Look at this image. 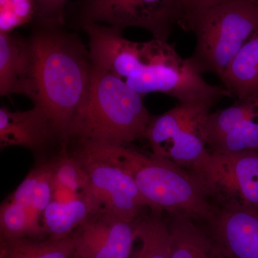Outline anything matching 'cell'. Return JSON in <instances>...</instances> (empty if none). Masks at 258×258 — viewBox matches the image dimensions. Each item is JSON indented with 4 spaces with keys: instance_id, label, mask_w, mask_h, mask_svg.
I'll use <instances>...</instances> for the list:
<instances>
[{
    "instance_id": "obj_1",
    "label": "cell",
    "mask_w": 258,
    "mask_h": 258,
    "mask_svg": "<svg viewBox=\"0 0 258 258\" xmlns=\"http://www.w3.org/2000/svg\"><path fill=\"white\" fill-rule=\"evenodd\" d=\"M30 36L36 58L37 99L68 144L75 117L87 100L93 62L77 34L62 24L33 20Z\"/></svg>"
},
{
    "instance_id": "obj_2",
    "label": "cell",
    "mask_w": 258,
    "mask_h": 258,
    "mask_svg": "<svg viewBox=\"0 0 258 258\" xmlns=\"http://www.w3.org/2000/svg\"><path fill=\"white\" fill-rule=\"evenodd\" d=\"M71 154L101 159L123 168L132 176L152 211L184 215L197 221L211 218L215 204L201 181L189 171L131 144H97L71 149Z\"/></svg>"
},
{
    "instance_id": "obj_3",
    "label": "cell",
    "mask_w": 258,
    "mask_h": 258,
    "mask_svg": "<svg viewBox=\"0 0 258 258\" xmlns=\"http://www.w3.org/2000/svg\"><path fill=\"white\" fill-rule=\"evenodd\" d=\"M151 116L144 96L93 64L87 100L73 121L66 149L132 144L145 139Z\"/></svg>"
},
{
    "instance_id": "obj_4",
    "label": "cell",
    "mask_w": 258,
    "mask_h": 258,
    "mask_svg": "<svg viewBox=\"0 0 258 258\" xmlns=\"http://www.w3.org/2000/svg\"><path fill=\"white\" fill-rule=\"evenodd\" d=\"M177 25L196 37L192 55L188 57L201 74L221 79L242 45L258 29V5L247 0L183 12Z\"/></svg>"
},
{
    "instance_id": "obj_5",
    "label": "cell",
    "mask_w": 258,
    "mask_h": 258,
    "mask_svg": "<svg viewBox=\"0 0 258 258\" xmlns=\"http://www.w3.org/2000/svg\"><path fill=\"white\" fill-rule=\"evenodd\" d=\"M148 60L140 73L125 80L128 87L142 96L160 93L176 98L179 104L212 103L233 98L223 86L206 82L189 58H182L165 40L147 42Z\"/></svg>"
},
{
    "instance_id": "obj_6",
    "label": "cell",
    "mask_w": 258,
    "mask_h": 258,
    "mask_svg": "<svg viewBox=\"0 0 258 258\" xmlns=\"http://www.w3.org/2000/svg\"><path fill=\"white\" fill-rule=\"evenodd\" d=\"M212 103L179 104L159 115H152L146 137L152 153L191 172L210 154L204 138V118Z\"/></svg>"
},
{
    "instance_id": "obj_7",
    "label": "cell",
    "mask_w": 258,
    "mask_h": 258,
    "mask_svg": "<svg viewBox=\"0 0 258 258\" xmlns=\"http://www.w3.org/2000/svg\"><path fill=\"white\" fill-rule=\"evenodd\" d=\"M191 173L215 205L258 208V150L210 152Z\"/></svg>"
},
{
    "instance_id": "obj_8",
    "label": "cell",
    "mask_w": 258,
    "mask_h": 258,
    "mask_svg": "<svg viewBox=\"0 0 258 258\" xmlns=\"http://www.w3.org/2000/svg\"><path fill=\"white\" fill-rule=\"evenodd\" d=\"M73 155L81 161L89 178L84 198L92 214L103 212L128 222L137 221L143 216L149 207L125 169L109 161Z\"/></svg>"
},
{
    "instance_id": "obj_9",
    "label": "cell",
    "mask_w": 258,
    "mask_h": 258,
    "mask_svg": "<svg viewBox=\"0 0 258 258\" xmlns=\"http://www.w3.org/2000/svg\"><path fill=\"white\" fill-rule=\"evenodd\" d=\"M203 132L212 153L258 150V91L225 109L210 112L204 118Z\"/></svg>"
},
{
    "instance_id": "obj_10",
    "label": "cell",
    "mask_w": 258,
    "mask_h": 258,
    "mask_svg": "<svg viewBox=\"0 0 258 258\" xmlns=\"http://www.w3.org/2000/svg\"><path fill=\"white\" fill-rule=\"evenodd\" d=\"M108 214H92L72 235L79 258H131L137 223Z\"/></svg>"
},
{
    "instance_id": "obj_11",
    "label": "cell",
    "mask_w": 258,
    "mask_h": 258,
    "mask_svg": "<svg viewBox=\"0 0 258 258\" xmlns=\"http://www.w3.org/2000/svg\"><path fill=\"white\" fill-rule=\"evenodd\" d=\"M206 230L227 258H258V208L215 205Z\"/></svg>"
},
{
    "instance_id": "obj_12",
    "label": "cell",
    "mask_w": 258,
    "mask_h": 258,
    "mask_svg": "<svg viewBox=\"0 0 258 258\" xmlns=\"http://www.w3.org/2000/svg\"><path fill=\"white\" fill-rule=\"evenodd\" d=\"M0 147L26 148L40 155L53 148L59 152L66 148L50 117L37 106L14 112L1 108Z\"/></svg>"
},
{
    "instance_id": "obj_13",
    "label": "cell",
    "mask_w": 258,
    "mask_h": 258,
    "mask_svg": "<svg viewBox=\"0 0 258 258\" xmlns=\"http://www.w3.org/2000/svg\"><path fill=\"white\" fill-rule=\"evenodd\" d=\"M36 58L30 35L0 32V94L37 99Z\"/></svg>"
},
{
    "instance_id": "obj_14",
    "label": "cell",
    "mask_w": 258,
    "mask_h": 258,
    "mask_svg": "<svg viewBox=\"0 0 258 258\" xmlns=\"http://www.w3.org/2000/svg\"><path fill=\"white\" fill-rule=\"evenodd\" d=\"M137 0H78L70 3L64 13V25L70 30H82L91 24H106L123 30L131 28Z\"/></svg>"
},
{
    "instance_id": "obj_15",
    "label": "cell",
    "mask_w": 258,
    "mask_h": 258,
    "mask_svg": "<svg viewBox=\"0 0 258 258\" xmlns=\"http://www.w3.org/2000/svg\"><path fill=\"white\" fill-rule=\"evenodd\" d=\"M169 215L166 221L170 258H227L197 220L184 215Z\"/></svg>"
},
{
    "instance_id": "obj_16",
    "label": "cell",
    "mask_w": 258,
    "mask_h": 258,
    "mask_svg": "<svg viewBox=\"0 0 258 258\" xmlns=\"http://www.w3.org/2000/svg\"><path fill=\"white\" fill-rule=\"evenodd\" d=\"M220 81L236 99L258 91V29L241 47Z\"/></svg>"
},
{
    "instance_id": "obj_17",
    "label": "cell",
    "mask_w": 258,
    "mask_h": 258,
    "mask_svg": "<svg viewBox=\"0 0 258 258\" xmlns=\"http://www.w3.org/2000/svg\"><path fill=\"white\" fill-rule=\"evenodd\" d=\"M91 215L92 210L85 198L52 200L42 214V225L49 238L62 240L72 236Z\"/></svg>"
},
{
    "instance_id": "obj_18",
    "label": "cell",
    "mask_w": 258,
    "mask_h": 258,
    "mask_svg": "<svg viewBox=\"0 0 258 258\" xmlns=\"http://www.w3.org/2000/svg\"><path fill=\"white\" fill-rule=\"evenodd\" d=\"M53 189V161L51 158L32 169L8 198L25 205L42 220V214L52 201Z\"/></svg>"
},
{
    "instance_id": "obj_19",
    "label": "cell",
    "mask_w": 258,
    "mask_h": 258,
    "mask_svg": "<svg viewBox=\"0 0 258 258\" xmlns=\"http://www.w3.org/2000/svg\"><path fill=\"white\" fill-rule=\"evenodd\" d=\"M1 258H76L72 236L53 239H1Z\"/></svg>"
},
{
    "instance_id": "obj_20",
    "label": "cell",
    "mask_w": 258,
    "mask_h": 258,
    "mask_svg": "<svg viewBox=\"0 0 258 258\" xmlns=\"http://www.w3.org/2000/svg\"><path fill=\"white\" fill-rule=\"evenodd\" d=\"M1 239H45L47 235L42 220L30 209L8 198L0 208Z\"/></svg>"
},
{
    "instance_id": "obj_21",
    "label": "cell",
    "mask_w": 258,
    "mask_h": 258,
    "mask_svg": "<svg viewBox=\"0 0 258 258\" xmlns=\"http://www.w3.org/2000/svg\"><path fill=\"white\" fill-rule=\"evenodd\" d=\"M137 220L139 248L131 258H170L169 231L162 212L152 211Z\"/></svg>"
},
{
    "instance_id": "obj_22",
    "label": "cell",
    "mask_w": 258,
    "mask_h": 258,
    "mask_svg": "<svg viewBox=\"0 0 258 258\" xmlns=\"http://www.w3.org/2000/svg\"><path fill=\"white\" fill-rule=\"evenodd\" d=\"M53 161L54 187H62L84 198L89 184V178L81 161L62 149L52 158Z\"/></svg>"
},
{
    "instance_id": "obj_23",
    "label": "cell",
    "mask_w": 258,
    "mask_h": 258,
    "mask_svg": "<svg viewBox=\"0 0 258 258\" xmlns=\"http://www.w3.org/2000/svg\"><path fill=\"white\" fill-rule=\"evenodd\" d=\"M35 0H0V32H11L33 20Z\"/></svg>"
},
{
    "instance_id": "obj_24",
    "label": "cell",
    "mask_w": 258,
    "mask_h": 258,
    "mask_svg": "<svg viewBox=\"0 0 258 258\" xmlns=\"http://www.w3.org/2000/svg\"><path fill=\"white\" fill-rule=\"evenodd\" d=\"M69 1V0H35L36 10L33 20L64 25V13Z\"/></svg>"
},
{
    "instance_id": "obj_25",
    "label": "cell",
    "mask_w": 258,
    "mask_h": 258,
    "mask_svg": "<svg viewBox=\"0 0 258 258\" xmlns=\"http://www.w3.org/2000/svg\"><path fill=\"white\" fill-rule=\"evenodd\" d=\"M227 1L230 0H176L181 8V13L189 10L221 4Z\"/></svg>"
},
{
    "instance_id": "obj_26",
    "label": "cell",
    "mask_w": 258,
    "mask_h": 258,
    "mask_svg": "<svg viewBox=\"0 0 258 258\" xmlns=\"http://www.w3.org/2000/svg\"><path fill=\"white\" fill-rule=\"evenodd\" d=\"M247 1L250 2V3H253V4L258 5V0H247Z\"/></svg>"
},
{
    "instance_id": "obj_27",
    "label": "cell",
    "mask_w": 258,
    "mask_h": 258,
    "mask_svg": "<svg viewBox=\"0 0 258 258\" xmlns=\"http://www.w3.org/2000/svg\"><path fill=\"white\" fill-rule=\"evenodd\" d=\"M76 258H79V257H78L76 255Z\"/></svg>"
}]
</instances>
